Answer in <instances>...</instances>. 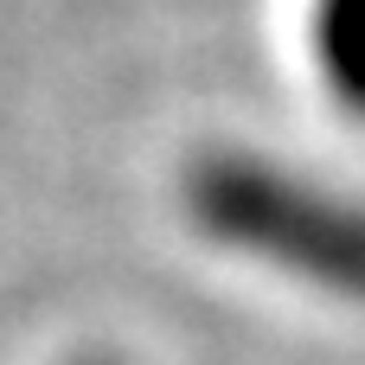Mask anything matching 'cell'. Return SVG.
I'll use <instances>...</instances> for the list:
<instances>
[{"mask_svg":"<svg viewBox=\"0 0 365 365\" xmlns=\"http://www.w3.org/2000/svg\"><path fill=\"white\" fill-rule=\"evenodd\" d=\"M192 231L231 257L269 263L308 289L365 302V205L263 160V154H199L180 180Z\"/></svg>","mask_w":365,"mask_h":365,"instance_id":"1","label":"cell"},{"mask_svg":"<svg viewBox=\"0 0 365 365\" xmlns=\"http://www.w3.org/2000/svg\"><path fill=\"white\" fill-rule=\"evenodd\" d=\"M308 45L327 96L346 115H365V0H314Z\"/></svg>","mask_w":365,"mask_h":365,"instance_id":"2","label":"cell"},{"mask_svg":"<svg viewBox=\"0 0 365 365\" xmlns=\"http://www.w3.org/2000/svg\"><path fill=\"white\" fill-rule=\"evenodd\" d=\"M77 365H115V359H77Z\"/></svg>","mask_w":365,"mask_h":365,"instance_id":"3","label":"cell"}]
</instances>
